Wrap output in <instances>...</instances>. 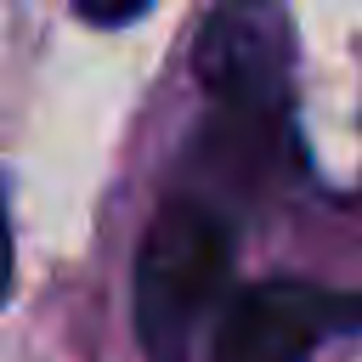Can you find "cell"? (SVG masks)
Segmentation results:
<instances>
[{
    "label": "cell",
    "instance_id": "cell-3",
    "mask_svg": "<svg viewBox=\"0 0 362 362\" xmlns=\"http://www.w3.org/2000/svg\"><path fill=\"white\" fill-rule=\"evenodd\" d=\"M362 322V294H328L311 283H255L243 288L209 339V362H311L334 328Z\"/></svg>",
    "mask_w": 362,
    "mask_h": 362
},
{
    "label": "cell",
    "instance_id": "cell-4",
    "mask_svg": "<svg viewBox=\"0 0 362 362\" xmlns=\"http://www.w3.org/2000/svg\"><path fill=\"white\" fill-rule=\"evenodd\" d=\"M90 23H130V17H141L153 0H74Z\"/></svg>",
    "mask_w": 362,
    "mask_h": 362
},
{
    "label": "cell",
    "instance_id": "cell-5",
    "mask_svg": "<svg viewBox=\"0 0 362 362\" xmlns=\"http://www.w3.org/2000/svg\"><path fill=\"white\" fill-rule=\"evenodd\" d=\"M11 288V226H6V204H0V300Z\"/></svg>",
    "mask_w": 362,
    "mask_h": 362
},
{
    "label": "cell",
    "instance_id": "cell-2",
    "mask_svg": "<svg viewBox=\"0 0 362 362\" xmlns=\"http://www.w3.org/2000/svg\"><path fill=\"white\" fill-rule=\"evenodd\" d=\"M232 277V226L198 204L175 198L153 215L136 255V339L147 362H187L204 317L221 305Z\"/></svg>",
    "mask_w": 362,
    "mask_h": 362
},
{
    "label": "cell",
    "instance_id": "cell-1",
    "mask_svg": "<svg viewBox=\"0 0 362 362\" xmlns=\"http://www.w3.org/2000/svg\"><path fill=\"white\" fill-rule=\"evenodd\" d=\"M288 57L294 34L283 0H209L192 40V74L215 102V147L226 153L221 164L238 175L272 164L283 141Z\"/></svg>",
    "mask_w": 362,
    "mask_h": 362
}]
</instances>
